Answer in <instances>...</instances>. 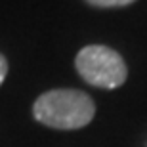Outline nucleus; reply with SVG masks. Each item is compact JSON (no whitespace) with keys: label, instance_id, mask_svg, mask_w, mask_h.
I'll return each instance as SVG.
<instances>
[{"label":"nucleus","instance_id":"nucleus-1","mask_svg":"<svg viewBox=\"0 0 147 147\" xmlns=\"http://www.w3.org/2000/svg\"><path fill=\"white\" fill-rule=\"evenodd\" d=\"M34 119L55 130H78L90 124L96 105L88 94L73 88L50 90L38 96L33 105Z\"/></svg>","mask_w":147,"mask_h":147},{"label":"nucleus","instance_id":"nucleus-2","mask_svg":"<svg viewBox=\"0 0 147 147\" xmlns=\"http://www.w3.org/2000/svg\"><path fill=\"white\" fill-rule=\"evenodd\" d=\"M75 67L84 82L96 88L115 90L124 84L128 69L122 55L107 46H86L76 54Z\"/></svg>","mask_w":147,"mask_h":147},{"label":"nucleus","instance_id":"nucleus-3","mask_svg":"<svg viewBox=\"0 0 147 147\" xmlns=\"http://www.w3.org/2000/svg\"><path fill=\"white\" fill-rule=\"evenodd\" d=\"M88 4L98 6V8H120V6H128L134 0H86Z\"/></svg>","mask_w":147,"mask_h":147},{"label":"nucleus","instance_id":"nucleus-4","mask_svg":"<svg viewBox=\"0 0 147 147\" xmlns=\"http://www.w3.org/2000/svg\"><path fill=\"white\" fill-rule=\"evenodd\" d=\"M6 75H8V61L2 54H0V86H2V82H4Z\"/></svg>","mask_w":147,"mask_h":147}]
</instances>
